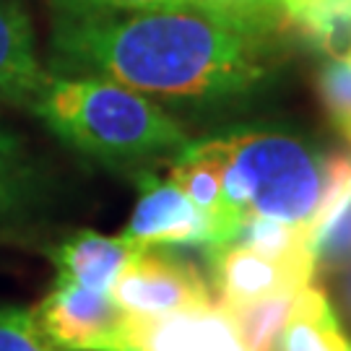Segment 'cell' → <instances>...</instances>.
<instances>
[{
  "label": "cell",
  "instance_id": "cell-1",
  "mask_svg": "<svg viewBox=\"0 0 351 351\" xmlns=\"http://www.w3.org/2000/svg\"><path fill=\"white\" fill-rule=\"evenodd\" d=\"M287 34L201 5L114 16H55L50 73L91 75L149 99L216 104L278 73Z\"/></svg>",
  "mask_w": 351,
  "mask_h": 351
},
{
  "label": "cell",
  "instance_id": "cell-2",
  "mask_svg": "<svg viewBox=\"0 0 351 351\" xmlns=\"http://www.w3.org/2000/svg\"><path fill=\"white\" fill-rule=\"evenodd\" d=\"M29 110L68 149L125 175L156 169L188 143L156 101L104 78L47 73Z\"/></svg>",
  "mask_w": 351,
  "mask_h": 351
},
{
  "label": "cell",
  "instance_id": "cell-3",
  "mask_svg": "<svg viewBox=\"0 0 351 351\" xmlns=\"http://www.w3.org/2000/svg\"><path fill=\"white\" fill-rule=\"evenodd\" d=\"M216 138L226 201L245 221L268 216L307 229L326 180V156L310 141L276 125L229 128Z\"/></svg>",
  "mask_w": 351,
  "mask_h": 351
},
{
  "label": "cell",
  "instance_id": "cell-4",
  "mask_svg": "<svg viewBox=\"0 0 351 351\" xmlns=\"http://www.w3.org/2000/svg\"><path fill=\"white\" fill-rule=\"evenodd\" d=\"M110 297L130 317H164L216 304L201 271L162 247L141 250L114 278Z\"/></svg>",
  "mask_w": 351,
  "mask_h": 351
},
{
  "label": "cell",
  "instance_id": "cell-5",
  "mask_svg": "<svg viewBox=\"0 0 351 351\" xmlns=\"http://www.w3.org/2000/svg\"><path fill=\"white\" fill-rule=\"evenodd\" d=\"M39 330L68 351H130V317L107 291L55 278L32 310Z\"/></svg>",
  "mask_w": 351,
  "mask_h": 351
},
{
  "label": "cell",
  "instance_id": "cell-6",
  "mask_svg": "<svg viewBox=\"0 0 351 351\" xmlns=\"http://www.w3.org/2000/svg\"><path fill=\"white\" fill-rule=\"evenodd\" d=\"M133 177L138 185V201L123 237L138 250L198 247L208 258L213 252L211 221L185 195V190L169 177H159L156 169H143Z\"/></svg>",
  "mask_w": 351,
  "mask_h": 351
},
{
  "label": "cell",
  "instance_id": "cell-7",
  "mask_svg": "<svg viewBox=\"0 0 351 351\" xmlns=\"http://www.w3.org/2000/svg\"><path fill=\"white\" fill-rule=\"evenodd\" d=\"M208 263L219 307H237L287 291H300L315 281L313 263L271 261L242 245H229L208 258Z\"/></svg>",
  "mask_w": 351,
  "mask_h": 351
},
{
  "label": "cell",
  "instance_id": "cell-8",
  "mask_svg": "<svg viewBox=\"0 0 351 351\" xmlns=\"http://www.w3.org/2000/svg\"><path fill=\"white\" fill-rule=\"evenodd\" d=\"M169 180L185 190L190 201L208 216L213 229V252L208 258L237 242L245 219L226 201L224 154L216 136L193 143L188 141L177 151L169 159Z\"/></svg>",
  "mask_w": 351,
  "mask_h": 351
},
{
  "label": "cell",
  "instance_id": "cell-9",
  "mask_svg": "<svg viewBox=\"0 0 351 351\" xmlns=\"http://www.w3.org/2000/svg\"><path fill=\"white\" fill-rule=\"evenodd\" d=\"M130 317V315H128ZM130 351H247L232 317L203 307L164 317H130Z\"/></svg>",
  "mask_w": 351,
  "mask_h": 351
},
{
  "label": "cell",
  "instance_id": "cell-10",
  "mask_svg": "<svg viewBox=\"0 0 351 351\" xmlns=\"http://www.w3.org/2000/svg\"><path fill=\"white\" fill-rule=\"evenodd\" d=\"M47 73L21 0H0V107H29Z\"/></svg>",
  "mask_w": 351,
  "mask_h": 351
},
{
  "label": "cell",
  "instance_id": "cell-11",
  "mask_svg": "<svg viewBox=\"0 0 351 351\" xmlns=\"http://www.w3.org/2000/svg\"><path fill=\"white\" fill-rule=\"evenodd\" d=\"M138 252V247L130 245L123 234L112 237V234H101L94 229H81L50 247L47 255L52 265L58 268L55 278L110 294L114 278L123 274V268Z\"/></svg>",
  "mask_w": 351,
  "mask_h": 351
},
{
  "label": "cell",
  "instance_id": "cell-12",
  "mask_svg": "<svg viewBox=\"0 0 351 351\" xmlns=\"http://www.w3.org/2000/svg\"><path fill=\"white\" fill-rule=\"evenodd\" d=\"M284 34L315 55L351 65V0H276Z\"/></svg>",
  "mask_w": 351,
  "mask_h": 351
},
{
  "label": "cell",
  "instance_id": "cell-13",
  "mask_svg": "<svg viewBox=\"0 0 351 351\" xmlns=\"http://www.w3.org/2000/svg\"><path fill=\"white\" fill-rule=\"evenodd\" d=\"M42 195L39 167L24 138L0 120V229L16 226Z\"/></svg>",
  "mask_w": 351,
  "mask_h": 351
},
{
  "label": "cell",
  "instance_id": "cell-14",
  "mask_svg": "<svg viewBox=\"0 0 351 351\" xmlns=\"http://www.w3.org/2000/svg\"><path fill=\"white\" fill-rule=\"evenodd\" d=\"M341 320L328 294L320 287H304L297 294L294 310L281 330L278 351H349Z\"/></svg>",
  "mask_w": 351,
  "mask_h": 351
},
{
  "label": "cell",
  "instance_id": "cell-15",
  "mask_svg": "<svg viewBox=\"0 0 351 351\" xmlns=\"http://www.w3.org/2000/svg\"><path fill=\"white\" fill-rule=\"evenodd\" d=\"M300 291H287V294H276L268 300L237 304V307H221V310L232 317L247 351H278L281 330L294 310Z\"/></svg>",
  "mask_w": 351,
  "mask_h": 351
},
{
  "label": "cell",
  "instance_id": "cell-16",
  "mask_svg": "<svg viewBox=\"0 0 351 351\" xmlns=\"http://www.w3.org/2000/svg\"><path fill=\"white\" fill-rule=\"evenodd\" d=\"M315 274H339L351 265V195L313 239Z\"/></svg>",
  "mask_w": 351,
  "mask_h": 351
},
{
  "label": "cell",
  "instance_id": "cell-17",
  "mask_svg": "<svg viewBox=\"0 0 351 351\" xmlns=\"http://www.w3.org/2000/svg\"><path fill=\"white\" fill-rule=\"evenodd\" d=\"M317 94L333 125L351 141V65L326 60L317 73Z\"/></svg>",
  "mask_w": 351,
  "mask_h": 351
},
{
  "label": "cell",
  "instance_id": "cell-18",
  "mask_svg": "<svg viewBox=\"0 0 351 351\" xmlns=\"http://www.w3.org/2000/svg\"><path fill=\"white\" fill-rule=\"evenodd\" d=\"M0 351H68L52 343L34 323L32 310L0 304Z\"/></svg>",
  "mask_w": 351,
  "mask_h": 351
},
{
  "label": "cell",
  "instance_id": "cell-19",
  "mask_svg": "<svg viewBox=\"0 0 351 351\" xmlns=\"http://www.w3.org/2000/svg\"><path fill=\"white\" fill-rule=\"evenodd\" d=\"M55 16H114V13L154 11V8H182L201 5V0H47Z\"/></svg>",
  "mask_w": 351,
  "mask_h": 351
},
{
  "label": "cell",
  "instance_id": "cell-20",
  "mask_svg": "<svg viewBox=\"0 0 351 351\" xmlns=\"http://www.w3.org/2000/svg\"><path fill=\"white\" fill-rule=\"evenodd\" d=\"M343 304H346V313L351 315V265L346 268V278H343Z\"/></svg>",
  "mask_w": 351,
  "mask_h": 351
},
{
  "label": "cell",
  "instance_id": "cell-21",
  "mask_svg": "<svg viewBox=\"0 0 351 351\" xmlns=\"http://www.w3.org/2000/svg\"><path fill=\"white\" fill-rule=\"evenodd\" d=\"M349 351H351V349H349Z\"/></svg>",
  "mask_w": 351,
  "mask_h": 351
}]
</instances>
